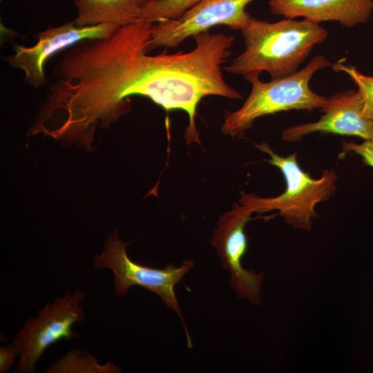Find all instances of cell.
<instances>
[{
	"label": "cell",
	"mask_w": 373,
	"mask_h": 373,
	"mask_svg": "<svg viewBox=\"0 0 373 373\" xmlns=\"http://www.w3.org/2000/svg\"><path fill=\"white\" fill-rule=\"evenodd\" d=\"M331 63L318 55L303 69L292 75L263 82L259 76L249 78L251 90L242 106L229 113L222 126L223 134L231 137L241 135L254 122L264 115L289 110L323 111L329 104V97L314 93L309 82L316 72Z\"/></svg>",
	"instance_id": "7a4b0ae2"
},
{
	"label": "cell",
	"mask_w": 373,
	"mask_h": 373,
	"mask_svg": "<svg viewBox=\"0 0 373 373\" xmlns=\"http://www.w3.org/2000/svg\"><path fill=\"white\" fill-rule=\"evenodd\" d=\"M254 1L202 0L177 19L155 23L150 48H175L186 39L220 25L241 31L251 17L245 8Z\"/></svg>",
	"instance_id": "8992f818"
},
{
	"label": "cell",
	"mask_w": 373,
	"mask_h": 373,
	"mask_svg": "<svg viewBox=\"0 0 373 373\" xmlns=\"http://www.w3.org/2000/svg\"><path fill=\"white\" fill-rule=\"evenodd\" d=\"M269 6L271 13L285 18L338 21L346 27L365 23L373 11V0H270Z\"/></svg>",
	"instance_id": "30bf717a"
},
{
	"label": "cell",
	"mask_w": 373,
	"mask_h": 373,
	"mask_svg": "<svg viewBox=\"0 0 373 373\" xmlns=\"http://www.w3.org/2000/svg\"><path fill=\"white\" fill-rule=\"evenodd\" d=\"M256 146L267 153L269 156V163L282 172L286 189L280 195L271 198L241 192L239 202L253 213L278 210L287 224L296 229L309 231L312 219L316 216V205L329 199L336 189V173L334 170H324L320 178L313 179L300 166L296 153L283 157L276 153L266 143Z\"/></svg>",
	"instance_id": "3957f363"
},
{
	"label": "cell",
	"mask_w": 373,
	"mask_h": 373,
	"mask_svg": "<svg viewBox=\"0 0 373 373\" xmlns=\"http://www.w3.org/2000/svg\"><path fill=\"white\" fill-rule=\"evenodd\" d=\"M241 32L245 49L223 70L247 80L263 71L271 79L294 74L313 47L327 36L319 23L289 18L269 23L251 17Z\"/></svg>",
	"instance_id": "6da1fadb"
},
{
	"label": "cell",
	"mask_w": 373,
	"mask_h": 373,
	"mask_svg": "<svg viewBox=\"0 0 373 373\" xmlns=\"http://www.w3.org/2000/svg\"><path fill=\"white\" fill-rule=\"evenodd\" d=\"M86 293L76 289L48 302L35 318L27 320L12 341L19 359L13 372L35 373L36 365L45 350L60 340L70 341L79 338L72 329L75 323H85L86 314L80 304Z\"/></svg>",
	"instance_id": "277c9868"
},
{
	"label": "cell",
	"mask_w": 373,
	"mask_h": 373,
	"mask_svg": "<svg viewBox=\"0 0 373 373\" xmlns=\"http://www.w3.org/2000/svg\"><path fill=\"white\" fill-rule=\"evenodd\" d=\"M128 245L119 239L117 231L110 234L102 253L95 255L93 259L95 267L109 269L113 271L115 294L118 298L126 295L134 285L140 286L159 296L163 303L181 318L188 345L191 347L181 307L175 296V286L194 266L193 261L184 260L179 267L167 264L162 269L147 267L135 262L128 256Z\"/></svg>",
	"instance_id": "5b68a950"
},
{
	"label": "cell",
	"mask_w": 373,
	"mask_h": 373,
	"mask_svg": "<svg viewBox=\"0 0 373 373\" xmlns=\"http://www.w3.org/2000/svg\"><path fill=\"white\" fill-rule=\"evenodd\" d=\"M152 0H74L77 16L73 21L79 26L111 23L121 27L140 19Z\"/></svg>",
	"instance_id": "8fae6325"
},
{
	"label": "cell",
	"mask_w": 373,
	"mask_h": 373,
	"mask_svg": "<svg viewBox=\"0 0 373 373\" xmlns=\"http://www.w3.org/2000/svg\"><path fill=\"white\" fill-rule=\"evenodd\" d=\"M1 1H2L3 0H0Z\"/></svg>",
	"instance_id": "e0dca14e"
},
{
	"label": "cell",
	"mask_w": 373,
	"mask_h": 373,
	"mask_svg": "<svg viewBox=\"0 0 373 373\" xmlns=\"http://www.w3.org/2000/svg\"><path fill=\"white\" fill-rule=\"evenodd\" d=\"M118 28L111 23L79 26L73 21L49 26L37 35L38 40L35 45L15 44L14 54L6 57V60L12 68L23 72L26 83L39 88L46 83L44 64L48 59L82 40L107 36Z\"/></svg>",
	"instance_id": "ba28073f"
},
{
	"label": "cell",
	"mask_w": 373,
	"mask_h": 373,
	"mask_svg": "<svg viewBox=\"0 0 373 373\" xmlns=\"http://www.w3.org/2000/svg\"><path fill=\"white\" fill-rule=\"evenodd\" d=\"M325 113L316 122L292 126L285 129L282 138L297 142L312 133L322 132L373 140V119L365 115L357 91L347 90L329 97Z\"/></svg>",
	"instance_id": "9c48e42d"
},
{
	"label": "cell",
	"mask_w": 373,
	"mask_h": 373,
	"mask_svg": "<svg viewBox=\"0 0 373 373\" xmlns=\"http://www.w3.org/2000/svg\"><path fill=\"white\" fill-rule=\"evenodd\" d=\"M200 1L202 0H152L142 10L139 20L157 23L177 19Z\"/></svg>",
	"instance_id": "4fadbf2b"
},
{
	"label": "cell",
	"mask_w": 373,
	"mask_h": 373,
	"mask_svg": "<svg viewBox=\"0 0 373 373\" xmlns=\"http://www.w3.org/2000/svg\"><path fill=\"white\" fill-rule=\"evenodd\" d=\"M349 153L360 155L365 164L373 167V140H365L361 144L344 142L340 157Z\"/></svg>",
	"instance_id": "9a60e30c"
},
{
	"label": "cell",
	"mask_w": 373,
	"mask_h": 373,
	"mask_svg": "<svg viewBox=\"0 0 373 373\" xmlns=\"http://www.w3.org/2000/svg\"><path fill=\"white\" fill-rule=\"evenodd\" d=\"M252 213L246 205L235 203L231 210L220 217L211 244L223 268L228 271L231 286L237 296L251 304L258 305L261 302L263 274L247 270L242 264L248 245L245 227Z\"/></svg>",
	"instance_id": "52a82bcc"
},
{
	"label": "cell",
	"mask_w": 373,
	"mask_h": 373,
	"mask_svg": "<svg viewBox=\"0 0 373 373\" xmlns=\"http://www.w3.org/2000/svg\"><path fill=\"white\" fill-rule=\"evenodd\" d=\"M121 369L113 362L104 365L91 354L73 349L52 363L47 373H119Z\"/></svg>",
	"instance_id": "7c38bea8"
},
{
	"label": "cell",
	"mask_w": 373,
	"mask_h": 373,
	"mask_svg": "<svg viewBox=\"0 0 373 373\" xmlns=\"http://www.w3.org/2000/svg\"><path fill=\"white\" fill-rule=\"evenodd\" d=\"M17 351L14 345H3L0 348V372L5 373L10 370L14 365Z\"/></svg>",
	"instance_id": "2e32d148"
},
{
	"label": "cell",
	"mask_w": 373,
	"mask_h": 373,
	"mask_svg": "<svg viewBox=\"0 0 373 373\" xmlns=\"http://www.w3.org/2000/svg\"><path fill=\"white\" fill-rule=\"evenodd\" d=\"M334 70L346 73L355 83L358 93L363 104V111L367 117L373 119V77L363 75L352 66L336 62L332 66Z\"/></svg>",
	"instance_id": "5bb4252c"
}]
</instances>
